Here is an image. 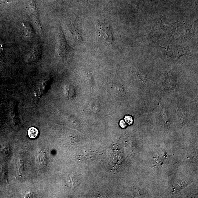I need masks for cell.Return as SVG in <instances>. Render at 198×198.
I'll return each instance as SVG.
<instances>
[{"label":"cell","instance_id":"cell-1","mask_svg":"<svg viewBox=\"0 0 198 198\" xmlns=\"http://www.w3.org/2000/svg\"><path fill=\"white\" fill-rule=\"evenodd\" d=\"M27 8L29 15L40 32H41L42 27L40 23L38 8L34 0H27Z\"/></svg>","mask_w":198,"mask_h":198},{"label":"cell","instance_id":"cell-2","mask_svg":"<svg viewBox=\"0 0 198 198\" xmlns=\"http://www.w3.org/2000/svg\"><path fill=\"white\" fill-rule=\"evenodd\" d=\"M99 31L106 41L111 43L113 41V36L108 23L106 21H102L99 26Z\"/></svg>","mask_w":198,"mask_h":198},{"label":"cell","instance_id":"cell-3","mask_svg":"<svg viewBox=\"0 0 198 198\" xmlns=\"http://www.w3.org/2000/svg\"><path fill=\"white\" fill-rule=\"evenodd\" d=\"M173 48V55L175 58L179 59L181 56L185 55L192 56V54L189 50V47L178 46L174 47Z\"/></svg>","mask_w":198,"mask_h":198},{"label":"cell","instance_id":"cell-4","mask_svg":"<svg viewBox=\"0 0 198 198\" xmlns=\"http://www.w3.org/2000/svg\"><path fill=\"white\" fill-rule=\"evenodd\" d=\"M39 51L36 47L33 48L30 53L28 55L27 58V60L28 63H32L34 62L37 59L38 57Z\"/></svg>","mask_w":198,"mask_h":198},{"label":"cell","instance_id":"cell-5","mask_svg":"<svg viewBox=\"0 0 198 198\" xmlns=\"http://www.w3.org/2000/svg\"><path fill=\"white\" fill-rule=\"evenodd\" d=\"M22 28H23V32L26 37L32 38L34 36L33 32L30 26L25 23H22Z\"/></svg>","mask_w":198,"mask_h":198},{"label":"cell","instance_id":"cell-6","mask_svg":"<svg viewBox=\"0 0 198 198\" xmlns=\"http://www.w3.org/2000/svg\"><path fill=\"white\" fill-rule=\"evenodd\" d=\"M39 132L38 129L34 127H30L28 131L29 137L31 138H35L38 137Z\"/></svg>","mask_w":198,"mask_h":198},{"label":"cell","instance_id":"cell-7","mask_svg":"<svg viewBox=\"0 0 198 198\" xmlns=\"http://www.w3.org/2000/svg\"><path fill=\"white\" fill-rule=\"evenodd\" d=\"M125 121L126 122L128 123L129 125L132 124L133 122V120L132 117L131 116H126L125 118Z\"/></svg>","mask_w":198,"mask_h":198},{"label":"cell","instance_id":"cell-8","mask_svg":"<svg viewBox=\"0 0 198 198\" xmlns=\"http://www.w3.org/2000/svg\"><path fill=\"white\" fill-rule=\"evenodd\" d=\"M120 126H121V127H122L123 128H125V127H126V126L125 122H124V121H123V120H121V121H120Z\"/></svg>","mask_w":198,"mask_h":198}]
</instances>
